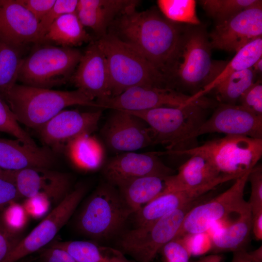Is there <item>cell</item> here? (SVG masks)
Segmentation results:
<instances>
[{"label": "cell", "mask_w": 262, "mask_h": 262, "mask_svg": "<svg viewBox=\"0 0 262 262\" xmlns=\"http://www.w3.org/2000/svg\"><path fill=\"white\" fill-rule=\"evenodd\" d=\"M136 6L130 7L118 16L109 33L138 50L168 81L184 27L170 21L157 9L138 12Z\"/></svg>", "instance_id": "1"}, {"label": "cell", "mask_w": 262, "mask_h": 262, "mask_svg": "<svg viewBox=\"0 0 262 262\" xmlns=\"http://www.w3.org/2000/svg\"><path fill=\"white\" fill-rule=\"evenodd\" d=\"M4 100L19 123L36 131L68 106L99 108L94 99L78 89L55 90L17 83Z\"/></svg>", "instance_id": "2"}, {"label": "cell", "mask_w": 262, "mask_h": 262, "mask_svg": "<svg viewBox=\"0 0 262 262\" xmlns=\"http://www.w3.org/2000/svg\"><path fill=\"white\" fill-rule=\"evenodd\" d=\"M97 41L106 59L111 97L136 86L169 87L164 76L132 46L109 33Z\"/></svg>", "instance_id": "3"}, {"label": "cell", "mask_w": 262, "mask_h": 262, "mask_svg": "<svg viewBox=\"0 0 262 262\" xmlns=\"http://www.w3.org/2000/svg\"><path fill=\"white\" fill-rule=\"evenodd\" d=\"M208 33L199 25L184 27L178 53L168 77L194 96L201 92L219 74L223 66L212 59Z\"/></svg>", "instance_id": "4"}, {"label": "cell", "mask_w": 262, "mask_h": 262, "mask_svg": "<svg viewBox=\"0 0 262 262\" xmlns=\"http://www.w3.org/2000/svg\"><path fill=\"white\" fill-rule=\"evenodd\" d=\"M210 101L203 97L180 107H163L141 111H128L143 119L150 128L154 145L166 151L181 150L190 137L207 119Z\"/></svg>", "instance_id": "5"}, {"label": "cell", "mask_w": 262, "mask_h": 262, "mask_svg": "<svg viewBox=\"0 0 262 262\" xmlns=\"http://www.w3.org/2000/svg\"><path fill=\"white\" fill-rule=\"evenodd\" d=\"M159 155H200L221 174L238 178L252 169L262 156V139L226 135L198 146L177 151L158 152Z\"/></svg>", "instance_id": "6"}, {"label": "cell", "mask_w": 262, "mask_h": 262, "mask_svg": "<svg viewBox=\"0 0 262 262\" xmlns=\"http://www.w3.org/2000/svg\"><path fill=\"white\" fill-rule=\"evenodd\" d=\"M133 213L116 187L106 182L84 204L77 215L76 227L88 237L107 238L118 232Z\"/></svg>", "instance_id": "7"}, {"label": "cell", "mask_w": 262, "mask_h": 262, "mask_svg": "<svg viewBox=\"0 0 262 262\" xmlns=\"http://www.w3.org/2000/svg\"><path fill=\"white\" fill-rule=\"evenodd\" d=\"M82 54L75 48L42 46L23 58L17 81L47 89L65 84L70 80Z\"/></svg>", "instance_id": "8"}, {"label": "cell", "mask_w": 262, "mask_h": 262, "mask_svg": "<svg viewBox=\"0 0 262 262\" xmlns=\"http://www.w3.org/2000/svg\"><path fill=\"white\" fill-rule=\"evenodd\" d=\"M196 200L154 223L127 231L119 239L118 249L137 262H152L162 247L176 237L185 215L196 205Z\"/></svg>", "instance_id": "9"}, {"label": "cell", "mask_w": 262, "mask_h": 262, "mask_svg": "<svg viewBox=\"0 0 262 262\" xmlns=\"http://www.w3.org/2000/svg\"><path fill=\"white\" fill-rule=\"evenodd\" d=\"M251 170L235 179L233 184L221 194L194 206L185 215L175 238L206 232L213 223L231 213H239L249 206L244 196Z\"/></svg>", "instance_id": "10"}, {"label": "cell", "mask_w": 262, "mask_h": 262, "mask_svg": "<svg viewBox=\"0 0 262 262\" xmlns=\"http://www.w3.org/2000/svg\"><path fill=\"white\" fill-rule=\"evenodd\" d=\"M86 191L80 184L65 198L25 237L2 262H17L50 243L67 222Z\"/></svg>", "instance_id": "11"}, {"label": "cell", "mask_w": 262, "mask_h": 262, "mask_svg": "<svg viewBox=\"0 0 262 262\" xmlns=\"http://www.w3.org/2000/svg\"><path fill=\"white\" fill-rule=\"evenodd\" d=\"M104 145L115 152H134L154 145L152 131L140 117L113 109L100 130Z\"/></svg>", "instance_id": "12"}, {"label": "cell", "mask_w": 262, "mask_h": 262, "mask_svg": "<svg viewBox=\"0 0 262 262\" xmlns=\"http://www.w3.org/2000/svg\"><path fill=\"white\" fill-rule=\"evenodd\" d=\"M208 36L212 49L234 52L262 37V4L245 9L217 23Z\"/></svg>", "instance_id": "13"}, {"label": "cell", "mask_w": 262, "mask_h": 262, "mask_svg": "<svg viewBox=\"0 0 262 262\" xmlns=\"http://www.w3.org/2000/svg\"><path fill=\"white\" fill-rule=\"evenodd\" d=\"M191 97L172 88L136 86L97 103L100 108L141 111L163 107L184 106L194 102L191 101Z\"/></svg>", "instance_id": "14"}, {"label": "cell", "mask_w": 262, "mask_h": 262, "mask_svg": "<svg viewBox=\"0 0 262 262\" xmlns=\"http://www.w3.org/2000/svg\"><path fill=\"white\" fill-rule=\"evenodd\" d=\"M174 173V171L164 164L155 152L121 153L107 160L102 167V174L106 182L116 187L141 177H167Z\"/></svg>", "instance_id": "15"}, {"label": "cell", "mask_w": 262, "mask_h": 262, "mask_svg": "<svg viewBox=\"0 0 262 262\" xmlns=\"http://www.w3.org/2000/svg\"><path fill=\"white\" fill-rule=\"evenodd\" d=\"M262 139V117L257 116L239 105L220 103L190 137L211 133Z\"/></svg>", "instance_id": "16"}, {"label": "cell", "mask_w": 262, "mask_h": 262, "mask_svg": "<svg viewBox=\"0 0 262 262\" xmlns=\"http://www.w3.org/2000/svg\"><path fill=\"white\" fill-rule=\"evenodd\" d=\"M101 115L100 110L92 112L64 110L37 131L46 146L60 148L80 135L93 133L97 130Z\"/></svg>", "instance_id": "17"}, {"label": "cell", "mask_w": 262, "mask_h": 262, "mask_svg": "<svg viewBox=\"0 0 262 262\" xmlns=\"http://www.w3.org/2000/svg\"><path fill=\"white\" fill-rule=\"evenodd\" d=\"M70 80L78 89L98 102L111 97L106 58L97 41L82 53Z\"/></svg>", "instance_id": "18"}, {"label": "cell", "mask_w": 262, "mask_h": 262, "mask_svg": "<svg viewBox=\"0 0 262 262\" xmlns=\"http://www.w3.org/2000/svg\"><path fill=\"white\" fill-rule=\"evenodd\" d=\"M10 171L22 197L44 195L53 203H59L70 192L71 178L67 174L43 167Z\"/></svg>", "instance_id": "19"}, {"label": "cell", "mask_w": 262, "mask_h": 262, "mask_svg": "<svg viewBox=\"0 0 262 262\" xmlns=\"http://www.w3.org/2000/svg\"><path fill=\"white\" fill-rule=\"evenodd\" d=\"M0 40L19 48L40 43L39 21L17 0H0Z\"/></svg>", "instance_id": "20"}, {"label": "cell", "mask_w": 262, "mask_h": 262, "mask_svg": "<svg viewBox=\"0 0 262 262\" xmlns=\"http://www.w3.org/2000/svg\"><path fill=\"white\" fill-rule=\"evenodd\" d=\"M225 181V179L221 177L198 188L161 194L133 213L135 227L157 221L173 211L198 199L204 194Z\"/></svg>", "instance_id": "21"}, {"label": "cell", "mask_w": 262, "mask_h": 262, "mask_svg": "<svg viewBox=\"0 0 262 262\" xmlns=\"http://www.w3.org/2000/svg\"><path fill=\"white\" fill-rule=\"evenodd\" d=\"M56 162L49 147L33 146L19 139L0 138V168L17 171L27 168H50Z\"/></svg>", "instance_id": "22"}, {"label": "cell", "mask_w": 262, "mask_h": 262, "mask_svg": "<svg viewBox=\"0 0 262 262\" xmlns=\"http://www.w3.org/2000/svg\"><path fill=\"white\" fill-rule=\"evenodd\" d=\"M138 3L134 0H79L76 13L82 25L100 37L107 33L118 16Z\"/></svg>", "instance_id": "23"}, {"label": "cell", "mask_w": 262, "mask_h": 262, "mask_svg": "<svg viewBox=\"0 0 262 262\" xmlns=\"http://www.w3.org/2000/svg\"><path fill=\"white\" fill-rule=\"evenodd\" d=\"M223 175L202 156L191 155L179 167L177 174L165 178V188L163 193L198 188Z\"/></svg>", "instance_id": "24"}, {"label": "cell", "mask_w": 262, "mask_h": 262, "mask_svg": "<svg viewBox=\"0 0 262 262\" xmlns=\"http://www.w3.org/2000/svg\"><path fill=\"white\" fill-rule=\"evenodd\" d=\"M252 214L249 205L240 212L235 221L212 234V250L232 251L245 248L251 232Z\"/></svg>", "instance_id": "25"}, {"label": "cell", "mask_w": 262, "mask_h": 262, "mask_svg": "<svg viewBox=\"0 0 262 262\" xmlns=\"http://www.w3.org/2000/svg\"><path fill=\"white\" fill-rule=\"evenodd\" d=\"M166 177L143 176L127 181L117 188L124 202L134 213L163 192Z\"/></svg>", "instance_id": "26"}, {"label": "cell", "mask_w": 262, "mask_h": 262, "mask_svg": "<svg viewBox=\"0 0 262 262\" xmlns=\"http://www.w3.org/2000/svg\"><path fill=\"white\" fill-rule=\"evenodd\" d=\"M49 246L66 250L79 262H134L118 248L91 241H55Z\"/></svg>", "instance_id": "27"}, {"label": "cell", "mask_w": 262, "mask_h": 262, "mask_svg": "<svg viewBox=\"0 0 262 262\" xmlns=\"http://www.w3.org/2000/svg\"><path fill=\"white\" fill-rule=\"evenodd\" d=\"M91 38L76 12L64 15L56 20L42 39L60 47L74 48Z\"/></svg>", "instance_id": "28"}, {"label": "cell", "mask_w": 262, "mask_h": 262, "mask_svg": "<svg viewBox=\"0 0 262 262\" xmlns=\"http://www.w3.org/2000/svg\"><path fill=\"white\" fill-rule=\"evenodd\" d=\"M66 146L71 161L81 169L95 170L105 163L104 146L91 134L80 135L71 140Z\"/></svg>", "instance_id": "29"}, {"label": "cell", "mask_w": 262, "mask_h": 262, "mask_svg": "<svg viewBox=\"0 0 262 262\" xmlns=\"http://www.w3.org/2000/svg\"><path fill=\"white\" fill-rule=\"evenodd\" d=\"M262 57V37H259L245 45L235 52L234 56L223 68L216 77L201 92L191 96L192 100H196L211 92L218 83L230 74L249 68Z\"/></svg>", "instance_id": "30"}, {"label": "cell", "mask_w": 262, "mask_h": 262, "mask_svg": "<svg viewBox=\"0 0 262 262\" xmlns=\"http://www.w3.org/2000/svg\"><path fill=\"white\" fill-rule=\"evenodd\" d=\"M256 77L251 67L236 72L218 83L212 91H213L220 103L237 104L243 94L256 81Z\"/></svg>", "instance_id": "31"}, {"label": "cell", "mask_w": 262, "mask_h": 262, "mask_svg": "<svg viewBox=\"0 0 262 262\" xmlns=\"http://www.w3.org/2000/svg\"><path fill=\"white\" fill-rule=\"evenodd\" d=\"M21 49L0 40V97L4 99L17 81L23 60Z\"/></svg>", "instance_id": "32"}, {"label": "cell", "mask_w": 262, "mask_h": 262, "mask_svg": "<svg viewBox=\"0 0 262 262\" xmlns=\"http://www.w3.org/2000/svg\"><path fill=\"white\" fill-rule=\"evenodd\" d=\"M158 6L163 15L174 23L200 25L194 0H159Z\"/></svg>", "instance_id": "33"}, {"label": "cell", "mask_w": 262, "mask_h": 262, "mask_svg": "<svg viewBox=\"0 0 262 262\" xmlns=\"http://www.w3.org/2000/svg\"><path fill=\"white\" fill-rule=\"evenodd\" d=\"M199 3L217 23L248 8L262 4L260 0H201Z\"/></svg>", "instance_id": "34"}, {"label": "cell", "mask_w": 262, "mask_h": 262, "mask_svg": "<svg viewBox=\"0 0 262 262\" xmlns=\"http://www.w3.org/2000/svg\"><path fill=\"white\" fill-rule=\"evenodd\" d=\"M0 132L7 133L28 144H36L20 125L6 101L0 97Z\"/></svg>", "instance_id": "35"}, {"label": "cell", "mask_w": 262, "mask_h": 262, "mask_svg": "<svg viewBox=\"0 0 262 262\" xmlns=\"http://www.w3.org/2000/svg\"><path fill=\"white\" fill-rule=\"evenodd\" d=\"M77 0H56L47 14L39 22L40 43L53 23L62 16L75 13Z\"/></svg>", "instance_id": "36"}, {"label": "cell", "mask_w": 262, "mask_h": 262, "mask_svg": "<svg viewBox=\"0 0 262 262\" xmlns=\"http://www.w3.org/2000/svg\"><path fill=\"white\" fill-rule=\"evenodd\" d=\"M29 218L23 205L17 201L10 204L0 214L3 224L11 231L20 234L25 228Z\"/></svg>", "instance_id": "37"}, {"label": "cell", "mask_w": 262, "mask_h": 262, "mask_svg": "<svg viewBox=\"0 0 262 262\" xmlns=\"http://www.w3.org/2000/svg\"><path fill=\"white\" fill-rule=\"evenodd\" d=\"M164 262H189L191 253L181 238H174L159 251Z\"/></svg>", "instance_id": "38"}, {"label": "cell", "mask_w": 262, "mask_h": 262, "mask_svg": "<svg viewBox=\"0 0 262 262\" xmlns=\"http://www.w3.org/2000/svg\"><path fill=\"white\" fill-rule=\"evenodd\" d=\"M237 105L257 116L262 117L261 81H256L243 94Z\"/></svg>", "instance_id": "39"}, {"label": "cell", "mask_w": 262, "mask_h": 262, "mask_svg": "<svg viewBox=\"0 0 262 262\" xmlns=\"http://www.w3.org/2000/svg\"><path fill=\"white\" fill-rule=\"evenodd\" d=\"M248 180L251 185L249 201L248 202L252 215L262 212V167L256 165L250 171Z\"/></svg>", "instance_id": "40"}, {"label": "cell", "mask_w": 262, "mask_h": 262, "mask_svg": "<svg viewBox=\"0 0 262 262\" xmlns=\"http://www.w3.org/2000/svg\"><path fill=\"white\" fill-rule=\"evenodd\" d=\"M21 198L10 171L3 170L0 174V215L10 204Z\"/></svg>", "instance_id": "41"}, {"label": "cell", "mask_w": 262, "mask_h": 262, "mask_svg": "<svg viewBox=\"0 0 262 262\" xmlns=\"http://www.w3.org/2000/svg\"><path fill=\"white\" fill-rule=\"evenodd\" d=\"M51 200L44 195H38L26 198L22 204L29 217L39 219L46 216L52 204Z\"/></svg>", "instance_id": "42"}, {"label": "cell", "mask_w": 262, "mask_h": 262, "mask_svg": "<svg viewBox=\"0 0 262 262\" xmlns=\"http://www.w3.org/2000/svg\"><path fill=\"white\" fill-rule=\"evenodd\" d=\"M181 238L188 246L191 255H202L212 250L211 238L206 231L186 235Z\"/></svg>", "instance_id": "43"}, {"label": "cell", "mask_w": 262, "mask_h": 262, "mask_svg": "<svg viewBox=\"0 0 262 262\" xmlns=\"http://www.w3.org/2000/svg\"><path fill=\"white\" fill-rule=\"evenodd\" d=\"M22 238L21 234L11 231L3 224L0 215V262L8 256Z\"/></svg>", "instance_id": "44"}, {"label": "cell", "mask_w": 262, "mask_h": 262, "mask_svg": "<svg viewBox=\"0 0 262 262\" xmlns=\"http://www.w3.org/2000/svg\"><path fill=\"white\" fill-rule=\"evenodd\" d=\"M39 22L54 5L56 0H17Z\"/></svg>", "instance_id": "45"}, {"label": "cell", "mask_w": 262, "mask_h": 262, "mask_svg": "<svg viewBox=\"0 0 262 262\" xmlns=\"http://www.w3.org/2000/svg\"><path fill=\"white\" fill-rule=\"evenodd\" d=\"M39 251L41 262H79L69 253L60 248L49 246Z\"/></svg>", "instance_id": "46"}, {"label": "cell", "mask_w": 262, "mask_h": 262, "mask_svg": "<svg viewBox=\"0 0 262 262\" xmlns=\"http://www.w3.org/2000/svg\"><path fill=\"white\" fill-rule=\"evenodd\" d=\"M230 262H262V246L247 251L245 248L234 251Z\"/></svg>", "instance_id": "47"}, {"label": "cell", "mask_w": 262, "mask_h": 262, "mask_svg": "<svg viewBox=\"0 0 262 262\" xmlns=\"http://www.w3.org/2000/svg\"><path fill=\"white\" fill-rule=\"evenodd\" d=\"M251 231L255 238L258 241L262 239V212L252 215Z\"/></svg>", "instance_id": "48"}, {"label": "cell", "mask_w": 262, "mask_h": 262, "mask_svg": "<svg viewBox=\"0 0 262 262\" xmlns=\"http://www.w3.org/2000/svg\"><path fill=\"white\" fill-rule=\"evenodd\" d=\"M223 257L221 255L215 254L204 256L192 262H222Z\"/></svg>", "instance_id": "49"}, {"label": "cell", "mask_w": 262, "mask_h": 262, "mask_svg": "<svg viewBox=\"0 0 262 262\" xmlns=\"http://www.w3.org/2000/svg\"><path fill=\"white\" fill-rule=\"evenodd\" d=\"M254 72L257 74L262 73V57L258 59L251 67Z\"/></svg>", "instance_id": "50"}, {"label": "cell", "mask_w": 262, "mask_h": 262, "mask_svg": "<svg viewBox=\"0 0 262 262\" xmlns=\"http://www.w3.org/2000/svg\"><path fill=\"white\" fill-rule=\"evenodd\" d=\"M3 170L1 169L0 168V174L2 172Z\"/></svg>", "instance_id": "51"}]
</instances>
